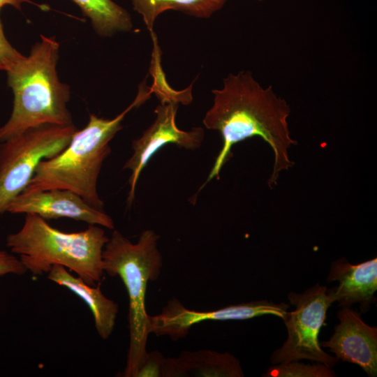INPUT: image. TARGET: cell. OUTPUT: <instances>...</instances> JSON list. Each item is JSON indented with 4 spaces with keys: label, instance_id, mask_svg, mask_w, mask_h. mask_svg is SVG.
<instances>
[{
    "label": "cell",
    "instance_id": "obj_1",
    "mask_svg": "<svg viewBox=\"0 0 377 377\" xmlns=\"http://www.w3.org/2000/svg\"><path fill=\"white\" fill-rule=\"evenodd\" d=\"M214 103L202 123L221 135L223 146L202 188L219 177L223 166L232 156V147L255 136L265 140L274 153L272 172L268 185L272 188L282 171L293 167L288 149L297 145L290 136L288 118L290 108L272 86L262 87L250 71L230 73L221 89H213Z\"/></svg>",
    "mask_w": 377,
    "mask_h": 377
},
{
    "label": "cell",
    "instance_id": "obj_2",
    "mask_svg": "<svg viewBox=\"0 0 377 377\" xmlns=\"http://www.w3.org/2000/svg\"><path fill=\"white\" fill-rule=\"evenodd\" d=\"M59 44L40 36L27 57L6 72L13 94L9 119L0 126V142L43 124L71 125L70 88L57 75Z\"/></svg>",
    "mask_w": 377,
    "mask_h": 377
},
{
    "label": "cell",
    "instance_id": "obj_3",
    "mask_svg": "<svg viewBox=\"0 0 377 377\" xmlns=\"http://www.w3.org/2000/svg\"><path fill=\"white\" fill-rule=\"evenodd\" d=\"M108 239L98 225L66 232L38 215L27 214L21 229L7 236L6 246L33 275L47 274L54 265H61L86 283L96 286L105 274L102 253Z\"/></svg>",
    "mask_w": 377,
    "mask_h": 377
},
{
    "label": "cell",
    "instance_id": "obj_4",
    "mask_svg": "<svg viewBox=\"0 0 377 377\" xmlns=\"http://www.w3.org/2000/svg\"><path fill=\"white\" fill-rule=\"evenodd\" d=\"M140 105L136 97L126 110L112 119L91 114L87 124L74 133L65 149L38 164L22 192L67 189L81 196L93 207L104 211L97 182L103 161L111 152L109 143L122 128L121 122L126 114Z\"/></svg>",
    "mask_w": 377,
    "mask_h": 377
},
{
    "label": "cell",
    "instance_id": "obj_5",
    "mask_svg": "<svg viewBox=\"0 0 377 377\" xmlns=\"http://www.w3.org/2000/svg\"><path fill=\"white\" fill-rule=\"evenodd\" d=\"M159 237L153 230L147 229L141 232L136 243H132L114 230L103 250L104 272L119 276L128 296L130 343L123 373L125 377H135L148 353L149 315L145 297L148 283L157 279L163 265L158 249Z\"/></svg>",
    "mask_w": 377,
    "mask_h": 377
},
{
    "label": "cell",
    "instance_id": "obj_6",
    "mask_svg": "<svg viewBox=\"0 0 377 377\" xmlns=\"http://www.w3.org/2000/svg\"><path fill=\"white\" fill-rule=\"evenodd\" d=\"M77 131L73 124H43L0 142V215L26 188L38 164L65 149Z\"/></svg>",
    "mask_w": 377,
    "mask_h": 377
},
{
    "label": "cell",
    "instance_id": "obj_7",
    "mask_svg": "<svg viewBox=\"0 0 377 377\" xmlns=\"http://www.w3.org/2000/svg\"><path fill=\"white\" fill-rule=\"evenodd\" d=\"M288 299L295 308L282 318L288 337L282 346L273 352L272 363L309 360L334 366L339 360L325 353L318 339L320 328L325 325L327 311L333 303L327 288L317 283L302 293H290Z\"/></svg>",
    "mask_w": 377,
    "mask_h": 377
},
{
    "label": "cell",
    "instance_id": "obj_8",
    "mask_svg": "<svg viewBox=\"0 0 377 377\" xmlns=\"http://www.w3.org/2000/svg\"><path fill=\"white\" fill-rule=\"evenodd\" d=\"M178 107L177 103H164L157 105L154 110V121L139 138L132 142L133 153L123 166V169L131 171L127 197L128 207L133 202L142 171L161 148L168 144H174L180 148L195 150L203 141L205 133L202 127H193L190 131H183L177 127L175 119Z\"/></svg>",
    "mask_w": 377,
    "mask_h": 377
},
{
    "label": "cell",
    "instance_id": "obj_9",
    "mask_svg": "<svg viewBox=\"0 0 377 377\" xmlns=\"http://www.w3.org/2000/svg\"><path fill=\"white\" fill-rule=\"evenodd\" d=\"M289 305L268 300H258L229 305L216 310L198 311L186 308L179 300H170L161 312L149 316V332L156 336H168L172 341L186 337L191 327L204 321L242 320L265 315L281 319Z\"/></svg>",
    "mask_w": 377,
    "mask_h": 377
},
{
    "label": "cell",
    "instance_id": "obj_10",
    "mask_svg": "<svg viewBox=\"0 0 377 377\" xmlns=\"http://www.w3.org/2000/svg\"><path fill=\"white\" fill-rule=\"evenodd\" d=\"M11 214H33L44 219L68 218L89 225L114 229L112 218L104 211L91 206L81 196L67 189L22 192L7 208Z\"/></svg>",
    "mask_w": 377,
    "mask_h": 377
},
{
    "label": "cell",
    "instance_id": "obj_11",
    "mask_svg": "<svg viewBox=\"0 0 377 377\" xmlns=\"http://www.w3.org/2000/svg\"><path fill=\"white\" fill-rule=\"evenodd\" d=\"M339 323L329 340L320 346L328 348L343 362L359 365L369 376L377 374V327H371L360 314L348 306L337 313Z\"/></svg>",
    "mask_w": 377,
    "mask_h": 377
},
{
    "label": "cell",
    "instance_id": "obj_12",
    "mask_svg": "<svg viewBox=\"0 0 377 377\" xmlns=\"http://www.w3.org/2000/svg\"><path fill=\"white\" fill-rule=\"evenodd\" d=\"M337 281V287L327 289L333 302L348 306L360 303L362 313H366L376 299L377 258L353 265L345 258L334 261L330 266L327 281Z\"/></svg>",
    "mask_w": 377,
    "mask_h": 377
},
{
    "label": "cell",
    "instance_id": "obj_13",
    "mask_svg": "<svg viewBox=\"0 0 377 377\" xmlns=\"http://www.w3.org/2000/svg\"><path fill=\"white\" fill-rule=\"evenodd\" d=\"M242 377L239 361L232 354L209 350L182 351L165 357L163 377Z\"/></svg>",
    "mask_w": 377,
    "mask_h": 377
},
{
    "label": "cell",
    "instance_id": "obj_14",
    "mask_svg": "<svg viewBox=\"0 0 377 377\" xmlns=\"http://www.w3.org/2000/svg\"><path fill=\"white\" fill-rule=\"evenodd\" d=\"M47 279L64 286L81 298L91 310L99 337L107 339L111 335L118 313V304L105 297L101 290V283L96 286L86 283L61 265H54L47 273Z\"/></svg>",
    "mask_w": 377,
    "mask_h": 377
},
{
    "label": "cell",
    "instance_id": "obj_15",
    "mask_svg": "<svg viewBox=\"0 0 377 377\" xmlns=\"http://www.w3.org/2000/svg\"><path fill=\"white\" fill-rule=\"evenodd\" d=\"M133 9L142 17L150 34L157 17L174 10L200 18H208L222 8L226 0H131Z\"/></svg>",
    "mask_w": 377,
    "mask_h": 377
},
{
    "label": "cell",
    "instance_id": "obj_16",
    "mask_svg": "<svg viewBox=\"0 0 377 377\" xmlns=\"http://www.w3.org/2000/svg\"><path fill=\"white\" fill-rule=\"evenodd\" d=\"M91 21L101 36L129 31L133 27L128 12L112 0H71Z\"/></svg>",
    "mask_w": 377,
    "mask_h": 377
},
{
    "label": "cell",
    "instance_id": "obj_17",
    "mask_svg": "<svg viewBox=\"0 0 377 377\" xmlns=\"http://www.w3.org/2000/svg\"><path fill=\"white\" fill-rule=\"evenodd\" d=\"M151 35L154 44L151 66V71H153L154 83L153 86L149 88L150 92H154L157 96L161 103H177L179 104L188 105L193 98L191 94L192 84L189 87L179 91L174 90L168 85L161 65V49L157 43L155 33L152 32Z\"/></svg>",
    "mask_w": 377,
    "mask_h": 377
},
{
    "label": "cell",
    "instance_id": "obj_18",
    "mask_svg": "<svg viewBox=\"0 0 377 377\" xmlns=\"http://www.w3.org/2000/svg\"><path fill=\"white\" fill-rule=\"evenodd\" d=\"M263 377H334L332 367L323 363L304 364L298 361L277 364L270 367Z\"/></svg>",
    "mask_w": 377,
    "mask_h": 377
},
{
    "label": "cell",
    "instance_id": "obj_19",
    "mask_svg": "<svg viewBox=\"0 0 377 377\" xmlns=\"http://www.w3.org/2000/svg\"><path fill=\"white\" fill-rule=\"evenodd\" d=\"M24 58L7 40L0 20V70L7 72Z\"/></svg>",
    "mask_w": 377,
    "mask_h": 377
},
{
    "label": "cell",
    "instance_id": "obj_20",
    "mask_svg": "<svg viewBox=\"0 0 377 377\" xmlns=\"http://www.w3.org/2000/svg\"><path fill=\"white\" fill-rule=\"evenodd\" d=\"M165 357L158 351L147 353L135 377H163Z\"/></svg>",
    "mask_w": 377,
    "mask_h": 377
},
{
    "label": "cell",
    "instance_id": "obj_21",
    "mask_svg": "<svg viewBox=\"0 0 377 377\" xmlns=\"http://www.w3.org/2000/svg\"><path fill=\"white\" fill-rule=\"evenodd\" d=\"M27 272L18 257L0 249V277L10 274L22 275Z\"/></svg>",
    "mask_w": 377,
    "mask_h": 377
},
{
    "label": "cell",
    "instance_id": "obj_22",
    "mask_svg": "<svg viewBox=\"0 0 377 377\" xmlns=\"http://www.w3.org/2000/svg\"><path fill=\"white\" fill-rule=\"evenodd\" d=\"M23 3H33L34 5H37L39 7L43 8V6L34 3L30 0H0V10L4 6H6V5L12 6L15 7V8L20 10L22 4Z\"/></svg>",
    "mask_w": 377,
    "mask_h": 377
},
{
    "label": "cell",
    "instance_id": "obj_23",
    "mask_svg": "<svg viewBox=\"0 0 377 377\" xmlns=\"http://www.w3.org/2000/svg\"><path fill=\"white\" fill-rule=\"evenodd\" d=\"M258 1H263V0H258Z\"/></svg>",
    "mask_w": 377,
    "mask_h": 377
}]
</instances>
